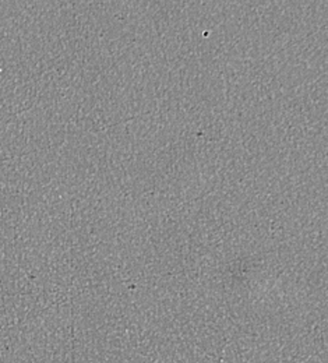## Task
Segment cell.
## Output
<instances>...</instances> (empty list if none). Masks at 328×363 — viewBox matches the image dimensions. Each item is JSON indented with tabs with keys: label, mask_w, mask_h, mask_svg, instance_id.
Returning <instances> with one entry per match:
<instances>
[]
</instances>
